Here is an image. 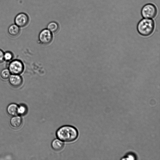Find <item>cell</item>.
I'll list each match as a JSON object with an SVG mask.
<instances>
[{"mask_svg": "<svg viewBox=\"0 0 160 160\" xmlns=\"http://www.w3.org/2000/svg\"><path fill=\"white\" fill-rule=\"evenodd\" d=\"M18 107L16 104L12 103L9 105L7 108L8 113L10 115L15 116L18 114Z\"/></svg>", "mask_w": 160, "mask_h": 160, "instance_id": "30bf717a", "label": "cell"}, {"mask_svg": "<svg viewBox=\"0 0 160 160\" xmlns=\"http://www.w3.org/2000/svg\"><path fill=\"white\" fill-rule=\"evenodd\" d=\"M10 84L14 88H18L22 84L23 80L22 77L19 75L12 74L9 78Z\"/></svg>", "mask_w": 160, "mask_h": 160, "instance_id": "52a82bcc", "label": "cell"}, {"mask_svg": "<svg viewBox=\"0 0 160 160\" xmlns=\"http://www.w3.org/2000/svg\"><path fill=\"white\" fill-rule=\"evenodd\" d=\"M4 53L3 51L0 49V63L2 62L4 60Z\"/></svg>", "mask_w": 160, "mask_h": 160, "instance_id": "e0dca14e", "label": "cell"}, {"mask_svg": "<svg viewBox=\"0 0 160 160\" xmlns=\"http://www.w3.org/2000/svg\"><path fill=\"white\" fill-rule=\"evenodd\" d=\"M24 68L22 62L20 60L15 59L10 62L8 69L11 74L20 75L23 72Z\"/></svg>", "mask_w": 160, "mask_h": 160, "instance_id": "3957f363", "label": "cell"}, {"mask_svg": "<svg viewBox=\"0 0 160 160\" xmlns=\"http://www.w3.org/2000/svg\"><path fill=\"white\" fill-rule=\"evenodd\" d=\"M14 57L13 53L10 51H7L4 53V60L8 62L12 61Z\"/></svg>", "mask_w": 160, "mask_h": 160, "instance_id": "5bb4252c", "label": "cell"}, {"mask_svg": "<svg viewBox=\"0 0 160 160\" xmlns=\"http://www.w3.org/2000/svg\"><path fill=\"white\" fill-rule=\"evenodd\" d=\"M22 120L21 118L18 116H14L10 120V123L12 126L15 128H18L21 125Z\"/></svg>", "mask_w": 160, "mask_h": 160, "instance_id": "8fae6325", "label": "cell"}, {"mask_svg": "<svg viewBox=\"0 0 160 160\" xmlns=\"http://www.w3.org/2000/svg\"><path fill=\"white\" fill-rule=\"evenodd\" d=\"M52 32L48 29H43L39 34V40L43 44H49L52 41Z\"/></svg>", "mask_w": 160, "mask_h": 160, "instance_id": "8992f818", "label": "cell"}, {"mask_svg": "<svg viewBox=\"0 0 160 160\" xmlns=\"http://www.w3.org/2000/svg\"><path fill=\"white\" fill-rule=\"evenodd\" d=\"M155 23L151 19L143 18L138 23L137 30L142 36L147 37L153 32L155 28Z\"/></svg>", "mask_w": 160, "mask_h": 160, "instance_id": "7a4b0ae2", "label": "cell"}, {"mask_svg": "<svg viewBox=\"0 0 160 160\" xmlns=\"http://www.w3.org/2000/svg\"><path fill=\"white\" fill-rule=\"evenodd\" d=\"M11 74L8 68H5L3 69L1 71L0 76L2 79L6 80L9 78Z\"/></svg>", "mask_w": 160, "mask_h": 160, "instance_id": "4fadbf2b", "label": "cell"}, {"mask_svg": "<svg viewBox=\"0 0 160 160\" xmlns=\"http://www.w3.org/2000/svg\"><path fill=\"white\" fill-rule=\"evenodd\" d=\"M47 28L51 32L54 33L57 32L59 30V25L55 22H51L48 24Z\"/></svg>", "mask_w": 160, "mask_h": 160, "instance_id": "7c38bea8", "label": "cell"}, {"mask_svg": "<svg viewBox=\"0 0 160 160\" xmlns=\"http://www.w3.org/2000/svg\"><path fill=\"white\" fill-rule=\"evenodd\" d=\"M78 135L77 129L70 125H64L59 128L56 132L58 138L63 142H71L76 140Z\"/></svg>", "mask_w": 160, "mask_h": 160, "instance_id": "6da1fadb", "label": "cell"}, {"mask_svg": "<svg viewBox=\"0 0 160 160\" xmlns=\"http://www.w3.org/2000/svg\"><path fill=\"white\" fill-rule=\"evenodd\" d=\"M29 22L28 16L25 13L21 12L17 14L14 19L15 24L19 27L26 26Z\"/></svg>", "mask_w": 160, "mask_h": 160, "instance_id": "5b68a950", "label": "cell"}, {"mask_svg": "<svg viewBox=\"0 0 160 160\" xmlns=\"http://www.w3.org/2000/svg\"><path fill=\"white\" fill-rule=\"evenodd\" d=\"M157 13V8L155 5L152 3H148L145 5L141 10V15L143 18H154Z\"/></svg>", "mask_w": 160, "mask_h": 160, "instance_id": "277c9868", "label": "cell"}, {"mask_svg": "<svg viewBox=\"0 0 160 160\" xmlns=\"http://www.w3.org/2000/svg\"><path fill=\"white\" fill-rule=\"evenodd\" d=\"M137 159V157L135 154L132 152H128L122 157V159L135 160Z\"/></svg>", "mask_w": 160, "mask_h": 160, "instance_id": "9a60e30c", "label": "cell"}, {"mask_svg": "<svg viewBox=\"0 0 160 160\" xmlns=\"http://www.w3.org/2000/svg\"><path fill=\"white\" fill-rule=\"evenodd\" d=\"M8 31L9 34L12 37L18 36L20 32L19 27L16 24L11 25L8 27Z\"/></svg>", "mask_w": 160, "mask_h": 160, "instance_id": "9c48e42d", "label": "cell"}, {"mask_svg": "<svg viewBox=\"0 0 160 160\" xmlns=\"http://www.w3.org/2000/svg\"><path fill=\"white\" fill-rule=\"evenodd\" d=\"M27 109L24 106L21 105L18 107V114L23 115L26 113Z\"/></svg>", "mask_w": 160, "mask_h": 160, "instance_id": "2e32d148", "label": "cell"}, {"mask_svg": "<svg viewBox=\"0 0 160 160\" xmlns=\"http://www.w3.org/2000/svg\"><path fill=\"white\" fill-rule=\"evenodd\" d=\"M51 145L52 149L56 151L62 150L64 147L63 142L58 138L53 140L51 143Z\"/></svg>", "mask_w": 160, "mask_h": 160, "instance_id": "ba28073f", "label": "cell"}]
</instances>
